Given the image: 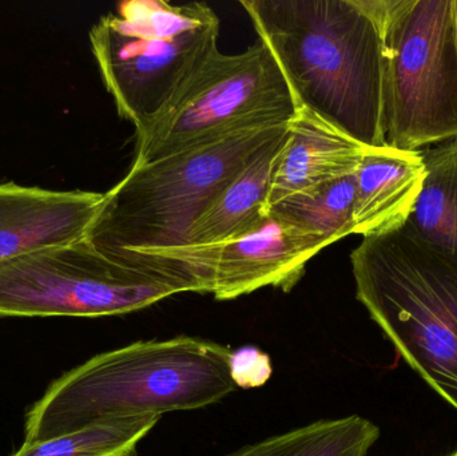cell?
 Returning a JSON list of instances; mask_svg holds the SVG:
<instances>
[{"label": "cell", "mask_w": 457, "mask_h": 456, "mask_svg": "<svg viewBox=\"0 0 457 456\" xmlns=\"http://www.w3.org/2000/svg\"><path fill=\"white\" fill-rule=\"evenodd\" d=\"M298 107L370 149L388 147L376 0H241Z\"/></svg>", "instance_id": "cell-1"}, {"label": "cell", "mask_w": 457, "mask_h": 456, "mask_svg": "<svg viewBox=\"0 0 457 456\" xmlns=\"http://www.w3.org/2000/svg\"><path fill=\"white\" fill-rule=\"evenodd\" d=\"M230 348L179 336L99 353L54 380L29 410L24 444L64 435L110 418L190 411L237 387Z\"/></svg>", "instance_id": "cell-2"}, {"label": "cell", "mask_w": 457, "mask_h": 456, "mask_svg": "<svg viewBox=\"0 0 457 456\" xmlns=\"http://www.w3.org/2000/svg\"><path fill=\"white\" fill-rule=\"evenodd\" d=\"M356 297L397 355L457 411V257L405 225L351 254Z\"/></svg>", "instance_id": "cell-3"}, {"label": "cell", "mask_w": 457, "mask_h": 456, "mask_svg": "<svg viewBox=\"0 0 457 456\" xmlns=\"http://www.w3.org/2000/svg\"><path fill=\"white\" fill-rule=\"evenodd\" d=\"M287 125L238 129L131 166L104 193L86 238L115 257L187 248L198 217L257 153L287 133Z\"/></svg>", "instance_id": "cell-4"}, {"label": "cell", "mask_w": 457, "mask_h": 456, "mask_svg": "<svg viewBox=\"0 0 457 456\" xmlns=\"http://www.w3.org/2000/svg\"><path fill=\"white\" fill-rule=\"evenodd\" d=\"M220 18L206 3L128 0L91 29L90 43L118 114L141 130L219 48Z\"/></svg>", "instance_id": "cell-5"}, {"label": "cell", "mask_w": 457, "mask_h": 456, "mask_svg": "<svg viewBox=\"0 0 457 456\" xmlns=\"http://www.w3.org/2000/svg\"><path fill=\"white\" fill-rule=\"evenodd\" d=\"M386 144L405 152L457 137L456 0H376Z\"/></svg>", "instance_id": "cell-6"}, {"label": "cell", "mask_w": 457, "mask_h": 456, "mask_svg": "<svg viewBox=\"0 0 457 456\" xmlns=\"http://www.w3.org/2000/svg\"><path fill=\"white\" fill-rule=\"evenodd\" d=\"M298 104L268 46L211 54L162 112L137 131L133 165L152 162L238 129L290 122Z\"/></svg>", "instance_id": "cell-7"}, {"label": "cell", "mask_w": 457, "mask_h": 456, "mask_svg": "<svg viewBox=\"0 0 457 456\" xmlns=\"http://www.w3.org/2000/svg\"><path fill=\"white\" fill-rule=\"evenodd\" d=\"M195 292L181 278L112 256L87 238L0 265V318H106Z\"/></svg>", "instance_id": "cell-8"}, {"label": "cell", "mask_w": 457, "mask_h": 456, "mask_svg": "<svg viewBox=\"0 0 457 456\" xmlns=\"http://www.w3.org/2000/svg\"><path fill=\"white\" fill-rule=\"evenodd\" d=\"M327 246L319 236L269 211L260 227L228 243L125 256L187 281L197 294L227 302L265 286L289 292L303 278L309 260Z\"/></svg>", "instance_id": "cell-9"}, {"label": "cell", "mask_w": 457, "mask_h": 456, "mask_svg": "<svg viewBox=\"0 0 457 456\" xmlns=\"http://www.w3.org/2000/svg\"><path fill=\"white\" fill-rule=\"evenodd\" d=\"M104 193L0 184V265L87 237Z\"/></svg>", "instance_id": "cell-10"}, {"label": "cell", "mask_w": 457, "mask_h": 456, "mask_svg": "<svg viewBox=\"0 0 457 456\" xmlns=\"http://www.w3.org/2000/svg\"><path fill=\"white\" fill-rule=\"evenodd\" d=\"M370 150L319 115L298 107L271 177L269 206L356 174Z\"/></svg>", "instance_id": "cell-11"}, {"label": "cell", "mask_w": 457, "mask_h": 456, "mask_svg": "<svg viewBox=\"0 0 457 456\" xmlns=\"http://www.w3.org/2000/svg\"><path fill=\"white\" fill-rule=\"evenodd\" d=\"M421 152L370 149L356 171L353 235L402 227L410 219L426 179Z\"/></svg>", "instance_id": "cell-12"}, {"label": "cell", "mask_w": 457, "mask_h": 456, "mask_svg": "<svg viewBox=\"0 0 457 456\" xmlns=\"http://www.w3.org/2000/svg\"><path fill=\"white\" fill-rule=\"evenodd\" d=\"M287 133L257 153L214 198L193 224L187 248L236 240L268 219L271 177Z\"/></svg>", "instance_id": "cell-13"}, {"label": "cell", "mask_w": 457, "mask_h": 456, "mask_svg": "<svg viewBox=\"0 0 457 456\" xmlns=\"http://www.w3.org/2000/svg\"><path fill=\"white\" fill-rule=\"evenodd\" d=\"M426 179L405 227L424 243L457 257V137L421 150Z\"/></svg>", "instance_id": "cell-14"}, {"label": "cell", "mask_w": 457, "mask_h": 456, "mask_svg": "<svg viewBox=\"0 0 457 456\" xmlns=\"http://www.w3.org/2000/svg\"><path fill=\"white\" fill-rule=\"evenodd\" d=\"M378 438L380 430L375 423L351 415L319 420L227 456H367Z\"/></svg>", "instance_id": "cell-15"}, {"label": "cell", "mask_w": 457, "mask_h": 456, "mask_svg": "<svg viewBox=\"0 0 457 456\" xmlns=\"http://www.w3.org/2000/svg\"><path fill=\"white\" fill-rule=\"evenodd\" d=\"M354 197L356 174H351L284 198L269 206V211L332 245L353 235Z\"/></svg>", "instance_id": "cell-16"}, {"label": "cell", "mask_w": 457, "mask_h": 456, "mask_svg": "<svg viewBox=\"0 0 457 456\" xmlns=\"http://www.w3.org/2000/svg\"><path fill=\"white\" fill-rule=\"evenodd\" d=\"M160 415L110 418L64 435L23 444L11 456H137Z\"/></svg>", "instance_id": "cell-17"}, {"label": "cell", "mask_w": 457, "mask_h": 456, "mask_svg": "<svg viewBox=\"0 0 457 456\" xmlns=\"http://www.w3.org/2000/svg\"><path fill=\"white\" fill-rule=\"evenodd\" d=\"M231 379L241 388L261 387L271 377L270 358L255 347L239 348L231 352Z\"/></svg>", "instance_id": "cell-18"}, {"label": "cell", "mask_w": 457, "mask_h": 456, "mask_svg": "<svg viewBox=\"0 0 457 456\" xmlns=\"http://www.w3.org/2000/svg\"><path fill=\"white\" fill-rule=\"evenodd\" d=\"M447 456H457V452H453V454L447 455Z\"/></svg>", "instance_id": "cell-19"}, {"label": "cell", "mask_w": 457, "mask_h": 456, "mask_svg": "<svg viewBox=\"0 0 457 456\" xmlns=\"http://www.w3.org/2000/svg\"><path fill=\"white\" fill-rule=\"evenodd\" d=\"M456 26H457V0H456Z\"/></svg>", "instance_id": "cell-20"}]
</instances>
